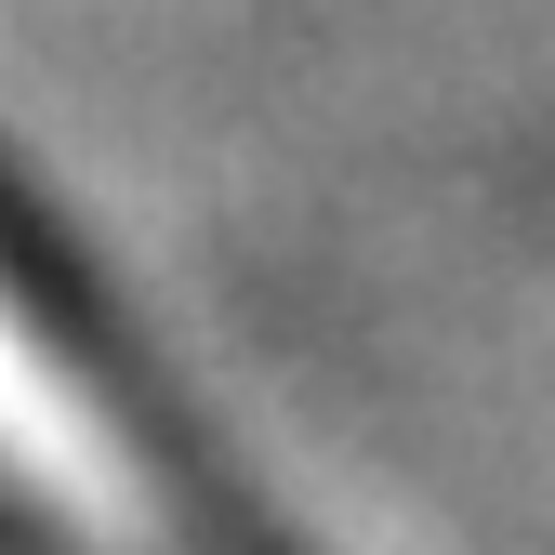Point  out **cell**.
Instances as JSON below:
<instances>
[{
	"label": "cell",
	"mask_w": 555,
	"mask_h": 555,
	"mask_svg": "<svg viewBox=\"0 0 555 555\" xmlns=\"http://www.w3.org/2000/svg\"><path fill=\"white\" fill-rule=\"evenodd\" d=\"M0 331L40 358V384L80 410V437L119 463V490L159 516L172 555H318L264 503V476L225 450V424L185 397L172 344L132 318V292L93 264V238L53 212L0 146Z\"/></svg>",
	"instance_id": "cell-1"
}]
</instances>
